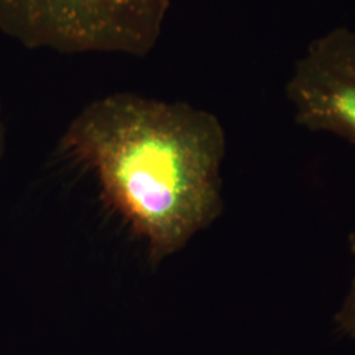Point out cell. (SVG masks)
<instances>
[{"instance_id": "cell-1", "label": "cell", "mask_w": 355, "mask_h": 355, "mask_svg": "<svg viewBox=\"0 0 355 355\" xmlns=\"http://www.w3.org/2000/svg\"><path fill=\"white\" fill-rule=\"evenodd\" d=\"M60 152L96 177L103 199L146 242L154 266L223 214L225 130L189 103L105 95L71 120Z\"/></svg>"}, {"instance_id": "cell-2", "label": "cell", "mask_w": 355, "mask_h": 355, "mask_svg": "<svg viewBox=\"0 0 355 355\" xmlns=\"http://www.w3.org/2000/svg\"><path fill=\"white\" fill-rule=\"evenodd\" d=\"M168 8L170 0H0V32L28 49L142 58Z\"/></svg>"}, {"instance_id": "cell-3", "label": "cell", "mask_w": 355, "mask_h": 355, "mask_svg": "<svg viewBox=\"0 0 355 355\" xmlns=\"http://www.w3.org/2000/svg\"><path fill=\"white\" fill-rule=\"evenodd\" d=\"M293 114L311 132L355 145V31L334 28L315 38L286 86Z\"/></svg>"}, {"instance_id": "cell-4", "label": "cell", "mask_w": 355, "mask_h": 355, "mask_svg": "<svg viewBox=\"0 0 355 355\" xmlns=\"http://www.w3.org/2000/svg\"><path fill=\"white\" fill-rule=\"evenodd\" d=\"M349 249L355 258V232L349 236ZM334 325L338 333L355 340V274L349 284L343 303L334 315Z\"/></svg>"}, {"instance_id": "cell-5", "label": "cell", "mask_w": 355, "mask_h": 355, "mask_svg": "<svg viewBox=\"0 0 355 355\" xmlns=\"http://www.w3.org/2000/svg\"><path fill=\"white\" fill-rule=\"evenodd\" d=\"M6 142H7V129H6L3 107H1V101H0V161L3 159V155L6 152Z\"/></svg>"}]
</instances>
